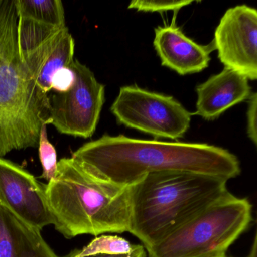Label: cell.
<instances>
[{
    "mask_svg": "<svg viewBox=\"0 0 257 257\" xmlns=\"http://www.w3.org/2000/svg\"><path fill=\"white\" fill-rule=\"evenodd\" d=\"M71 158L95 178L121 186H132L153 173L185 171L228 181L241 171L237 156L222 147L124 135H103L84 144Z\"/></svg>",
    "mask_w": 257,
    "mask_h": 257,
    "instance_id": "1",
    "label": "cell"
},
{
    "mask_svg": "<svg viewBox=\"0 0 257 257\" xmlns=\"http://www.w3.org/2000/svg\"><path fill=\"white\" fill-rule=\"evenodd\" d=\"M227 183L185 171L147 174L130 186L128 232L150 249L223 196Z\"/></svg>",
    "mask_w": 257,
    "mask_h": 257,
    "instance_id": "2",
    "label": "cell"
},
{
    "mask_svg": "<svg viewBox=\"0 0 257 257\" xmlns=\"http://www.w3.org/2000/svg\"><path fill=\"white\" fill-rule=\"evenodd\" d=\"M46 197L53 225L66 238L130 229V186L98 180L73 158L58 162L56 175L46 185Z\"/></svg>",
    "mask_w": 257,
    "mask_h": 257,
    "instance_id": "3",
    "label": "cell"
},
{
    "mask_svg": "<svg viewBox=\"0 0 257 257\" xmlns=\"http://www.w3.org/2000/svg\"><path fill=\"white\" fill-rule=\"evenodd\" d=\"M48 119V95L21 58L15 0H0V158L37 147Z\"/></svg>",
    "mask_w": 257,
    "mask_h": 257,
    "instance_id": "4",
    "label": "cell"
},
{
    "mask_svg": "<svg viewBox=\"0 0 257 257\" xmlns=\"http://www.w3.org/2000/svg\"><path fill=\"white\" fill-rule=\"evenodd\" d=\"M252 220L247 198L229 192L147 249V257H224Z\"/></svg>",
    "mask_w": 257,
    "mask_h": 257,
    "instance_id": "5",
    "label": "cell"
},
{
    "mask_svg": "<svg viewBox=\"0 0 257 257\" xmlns=\"http://www.w3.org/2000/svg\"><path fill=\"white\" fill-rule=\"evenodd\" d=\"M111 112L126 127L175 141L189 130L192 115L172 96L132 85L120 88Z\"/></svg>",
    "mask_w": 257,
    "mask_h": 257,
    "instance_id": "6",
    "label": "cell"
},
{
    "mask_svg": "<svg viewBox=\"0 0 257 257\" xmlns=\"http://www.w3.org/2000/svg\"><path fill=\"white\" fill-rule=\"evenodd\" d=\"M69 67L74 73V84L67 92L48 96V121L63 135L89 138L100 119L105 87L79 60Z\"/></svg>",
    "mask_w": 257,
    "mask_h": 257,
    "instance_id": "7",
    "label": "cell"
},
{
    "mask_svg": "<svg viewBox=\"0 0 257 257\" xmlns=\"http://www.w3.org/2000/svg\"><path fill=\"white\" fill-rule=\"evenodd\" d=\"M226 68L247 79H257V12L246 5L228 9L216 27L213 40Z\"/></svg>",
    "mask_w": 257,
    "mask_h": 257,
    "instance_id": "8",
    "label": "cell"
},
{
    "mask_svg": "<svg viewBox=\"0 0 257 257\" xmlns=\"http://www.w3.org/2000/svg\"><path fill=\"white\" fill-rule=\"evenodd\" d=\"M0 204L38 229L54 224L46 185L22 167L3 158H0Z\"/></svg>",
    "mask_w": 257,
    "mask_h": 257,
    "instance_id": "9",
    "label": "cell"
},
{
    "mask_svg": "<svg viewBox=\"0 0 257 257\" xmlns=\"http://www.w3.org/2000/svg\"><path fill=\"white\" fill-rule=\"evenodd\" d=\"M21 58L39 89L47 94L57 71L74 61L75 41L68 28L58 30L42 40L19 46Z\"/></svg>",
    "mask_w": 257,
    "mask_h": 257,
    "instance_id": "10",
    "label": "cell"
},
{
    "mask_svg": "<svg viewBox=\"0 0 257 257\" xmlns=\"http://www.w3.org/2000/svg\"><path fill=\"white\" fill-rule=\"evenodd\" d=\"M153 46L162 65L182 76L200 73L207 68L210 52L215 49L213 42L208 46L198 44L174 24L155 29Z\"/></svg>",
    "mask_w": 257,
    "mask_h": 257,
    "instance_id": "11",
    "label": "cell"
},
{
    "mask_svg": "<svg viewBox=\"0 0 257 257\" xmlns=\"http://www.w3.org/2000/svg\"><path fill=\"white\" fill-rule=\"evenodd\" d=\"M195 114L207 121L216 119L234 105L249 99L251 87L243 75L225 68L196 88Z\"/></svg>",
    "mask_w": 257,
    "mask_h": 257,
    "instance_id": "12",
    "label": "cell"
},
{
    "mask_svg": "<svg viewBox=\"0 0 257 257\" xmlns=\"http://www.w3.org/2000/svg\"><path fill=\"white\" fill-rule=\"evenodd\" d=\"M0 257H61L28 225L0 204Z\"/></svg>",
    "mask_w": 257,
    "mask_h": 257,
    "instance_id": "13",
    "label": "cell"
},
{
    "mask_svg": "<svg viewBox=\"0 0 257 257\" xmlns=\"http://www.w3.org/2000/svg\"><path fill=\"white\" fill-rule=\"evenodd\" d=\"M18 17L55 29L65 28V14L60 0H15Z\"/></svg>",
    "mask_w": 257,
    "mask_h": 257,
    "instance_id": "14",
    "label": "cell"
},
{
    "mask_svg": "<svg viewBox=\"0 0 257 257\" xmlns=\"http://www.w3.org/2000/svg\"><path fill=\"white\" fill-rule=\"evenodd\" d=\"M136 244L116 235H100L91 240L81 249H74L68 257H86L91 255H124L132 253Z\"/></svg>",
    "mask_w": 257,
    "mask_h": 257,
    "instance_id": "15",
    "label": "cell"
},
{
    "mask_svg": "<svg viewBox=\"0 0 257 257\" xmlns=\"http://www.w3.org/2000/svg\"><path fill=\"white\" fill-rule=\"evenodd\" d=\"M46 126L47 124L45 123L40 130L38 144L39 156L43 168V174L40 177L49 182L56 175L58 160L56 150L48 139Z\"/></svg>",
    "mask_w": 257,
    "mask_h": 257,
    "instance_id": "16",
    "label": "cell"
},
{
    "mask_svg": "<svg viewBox=\"0 0 257 257\" xmlns=\"http://www.w3.org/2000/svg\"><path fill=\"white\" fill-rule=\"evenodd\" d=\"M192 1H144L135 0L130 3L128 9H134L145 13H164L178 11L180 9L190 5Z\"/></svg>",
    "mask_w": 257,
    "mask_h": 257,
    "instance_id": "17",
    "label": "cell"
},
{
    "mask_svg": "<svg viewBox=\"0 0 257 257\" xmlns=\"http://www.w3.org/2000/svg\"><path fill=\"white\" fill-rule=\"evenodd\" d=\"M75 74L70 67H64L56 72L52 80V90L55 93H64L73 87Z\"/></svg>",
    "mask_w": 257,
    "mask_h": 257,
    "instance_id": "18",
    "label": "cell"
},
{
    "mask_svg": "<svg viewBox=\"0 0 257 257\" xmlns=\"http://www.w3.org/2000/svg\"><path fill=\"white\" fill-rule=\"evenodd\" d=\"M257 94L253 92L251 94L248 102L247 112V135L254 145L257 144L256 131Z\"/></svg>",
    "mask_w": 257,
    "mask_h": 257,
    "instance_id": "19",
    "label": "cell"
},
{
    "mask_svg": "<svg viewBox=\"0 0 257 257\" xmlns=\"http://www.w3.org/2000/svg\"><path fill=\"white\" fill-rule=\"evenodd\" d=\"M64 257H68V255H66ZM86 257H147V251L145 248L143 246V245H137L135 246V249L132 253L128 255H91V256Z\"/></svg>",
    "mask_w": 257,
    "mask_h": 257,
    "instance_id": "20",
    "label": "cell"
},
{
    "mask_svg": "<svg viewBox=\"0 0 257 257\" xmlns=\"http://www.w3.org/2000/svg\"><path fill=\"white\" fill-rule=\"evenodd\" d=\"M248 257H256V238L254 239L253 244L250 249L249 256Z\"/></svg>",
    "mask_w": 257,
    "mask_h": 257,
    "instance_id": "21",
    "label": "cell"
},
{
    "mask_svg": "<svg viewBox=\"0 0 257 257\" xmlns=\"http://www.w3.org/2000/svg\"><path fill=\"white\" fill-rule=\"evenodd\" d=\"M224 257H227L226 255H225V256H224Z\"/></svg>",
    "mask_w": 257,
    "mask_h": 257,
    "instance_id": "22",
    "label": "cell"
}]
</instances>
